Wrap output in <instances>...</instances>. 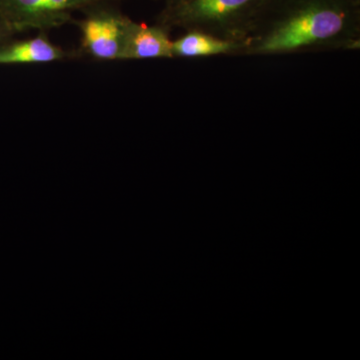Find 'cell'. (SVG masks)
I'll return each mask as SVG.
<instances>
[{
    "mask_svg": "<svg viewBox=\"0 0 360 360\" xmlns=\"http://www.w3.org/2000/svg\"><path fill=\"white\" fill-rule=\"evenodd\" d=\"M240 56L359 51L360 0H264Z\"/></svg>",
    "mask_w": 360,
    "mask_h": 360,
    "instance_id": "cell-1",
    "label": "cell"
},
{
    "mask_svg": "<svg viewBox=\"0 0 360 360\" xmlns=\"http://www.w3.org/2000/svg\"><path fill=\"white\" fill-rule=\"evenodd\" d=\"M264 0H182L165 6L158 23L241 42Z\"/></svg>",
    "mask_w": 360,
    "mask_h": 360,
    "instance_id": "cell-2",
    "label": "cell"
},
{
    "mask_svg": "<svg viewBox=\"0 0 360 360\" xmlns=\"http://www.w3.org/2000/svg\"><path fill=\"white\" fill-rule=\"evenodd\" d=\"M117 0H0V22L13 33L60 27L73 14L89 11Z\"/></svg>",
    "mask_w": 360,
    "mask_h": 360,
    "instance_id": "cell-3",
    "label": "cell"
},
{
    "mask_svg": "<svg viewBox=\"0 0 360 360\" xmlns=\"http://www.w3.org/2000/svg\"><path fill=\"white\" fill-rule=\"evenodd\" d=\"M84 13V18L77 22L84 51L97 60H120L129 16L113 4L94 7Z\"/></svg>",
    "mask_w": 360,
    "mask_h": 360,
    "instance_id": "cell-4",
    "label": "cell"
},
{
    "mask_svg": "<svg viewBox=\"0 0 360 360\" xmlns=\"http://www.w3.org/2000/svg\"><path fill=\"white\" fill-rule=\"evenodd\" d=\"M169 32L160 23L148 25L127 18L120 60L174 58Z\"/></svg>",
    "mask_w": 360,
    "mask_h": 360,
    "instance_id": "cell-5",
    "label": "cell"
},
{
    "mask_svg": "<svg viewBox=\"0 0 360 360\" xmlns=\"http://www.w3.org/2000/svg\"><path fill=\"white\" fill-rule=\"evenodd\" d=\"M66 56L65 49L54 44L44 33L32 39L0 44V65L56 63Z\"/></svg>",
    "mask_w": 360,
    "mask_h": 360,
    "instance_id": "cell-6",
    "label": "cell"
},
{
    "mask_svg": "<svg viewBox=\"0 0 360 360\" xmlns=\"http://www.w3.org/2000/svg\"><path fill=\"white\" fill-rule=\"evenodd\" d=\"M240 42L221 39L198 30H187L172 39L174 58H198L217 56H240Z\"/></svg>",
    "mask_w": 360,
    "mask_h": 360,
    "instance_id": "cell-7",
    "label": "cell"
},
{
    "mask_svg": "<svg viewBox=\"0 0 360 360\" xmlns=\"http://www.w3.org/2000/svg\"><path fill=\"white\" fill-rule=\"evenodd\" d=\"M9 35H11V33L7 32L6 27H4V26L2 25V23L0 22V44L6 41V37H9Z\"/></svg>",
    "mask_w": 360,
    "mask_h": 360,
    "instance_id": "cell-8",
    "label": "cell"
},
{
    "mask_svg": "<svg viewBox=\"0 0 360 360\" xmlns=\"http://www.w3.org/2000/svg\"><path fill=\"white\" fill-rule=\"evenodd\" d=\"M180 1H182V0H165V6H174V4H179Z\"/></svg>",
    "mask_w": 360,
    "mask_h": 360,
    "instance_id": "cell-9",
    "label": "cell"
}]
</instances>
